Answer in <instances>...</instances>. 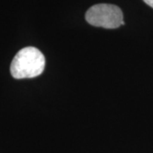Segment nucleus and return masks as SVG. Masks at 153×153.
Listing matches in <instances>:
<instances>
[{"label": "nucleus", "mask_w": 153, "mask_h": 153, "mask_svg": "<svg viewBox=\"0 0 153 153\" xmlns=\"http://www.w3.org/2000/svg\"><path fill=\"white\" fill-rule=\"evenodd\" d=\"M45 58L43 53L35 47L22 49L12 60L10 73L16 79L33 78L43 73Z\"/></svg>", "instance_id": "f257e3e1"}, {"label": "nucleus", "mask_w": 153, "mask_h": 153, "mask_svg": "<svg viewBox=\"0 0 153 153\" xmlns=\"http://www.w3.org/2000/svg\"><path fill=\"white\" fill-rule=\"evenodd\" d=\"M85 19L94 27L105 29H115L124 25L120 8L109 4H99L90 7L86 12Z\"/></svg>", "instance_id": "f03ea898"}, {"label": "nucleus", "mask_w": 153, "mask_h": 153, "mask_svg": "<svg viewBox=\"0 0 153 153\" xmlns=\"http://www.w3.org/2000/svg\"><path fill=\"white\" fill-rule=\"evenodd\" d=\"M146 4L150 6V7H152L153 8V0H143Z\"/></svg>", "instance_id": "7ed1b4c3"}]
</instances>
